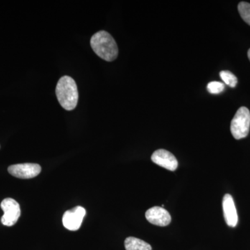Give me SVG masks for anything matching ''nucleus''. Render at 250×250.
Masks as SVG:
<instances>
[{
    "label": "nucleus",
    "mask_w": 250,
    "mask_h": 250,
    "mask_svg": "<svg viewBox=\"0 0 250 250\" xmlns=\"http://www.w3.org/2000/svg\"><path fill=\"white\" fill-rule=\"evenodd\" d=\"M223 208L224 218L227 225L231 228H235L238 224V214L233 197L229 194H226L223 197Z\"/></svg>",
    "instance_id": "9"
},
{
    "label": "nucleus",
    "mask_w": 250,
    "mask_h": 250,
    "mask_svg": "<svg viewBox=\"0 0 250 250\" xmlns=\"http://www.w3.org/2000/svg\"><path fill=\"white\" fill-rule=\"evenodd\" d=\"M90 45L94 52L106 62H113L118 57V45L107 31H100L94 34L90 39Z\"/></svg>",
    "instance_id": "1"
},
{
    "label": "nucleus",
    "mask_w": 250,
    "mask_h": 250,
    "mask_svg": "<svg viewBox=\"0 0 250 250\" xmlns=\"http://www.w3.org/2000/svg\"><path fill=\"white\" fill-rule=\"evenodd\" d=\"M0 207L4 211V215L1 218V223L4 226H14L21 214L19 204L14 199L6 198L1 202Z\"/></svg>",
    "instance_id": "4"
},
{
    "label": "nucleus",
    "mask_w": 250,
    "mask_h": 250,
    "mask_svg": "<svg viewBox=\"0 0 250 250\" xmlns=\"http://www.w3.org/2000/svg\"><path fill=\"white\" fill-rule=\"evenodd\" d=\"M238 12L243 21L250 26V4L242 1L238 6Z\"/></svg>",
    "instance_id": "11"
},
{
    "label": "nucleus",
    "mask_w": 250,
    "mask_h": 250,
    "mask_svg": "<svg viewBox=\"0 0 250 250\" xmlns=\"http://www.w3.org/2000/svg\"><path fill=\"white\" fill-rule=\"evenodd\" d=\"M220 76L222 80L225 82V84L229 85L231 88H234L238 83L236 77L228 70H223L220 72Z\"/></svg>",
    "instance_id": "12"
},
{
    "label": "nucleus",
    "mask_w": 250,
    "mask_h": 250,
    "mask_svg": "<svg viewBox=\"0 0 250 250\" xmlns=\"http://www.w3.org/2000/svg\"><path fill=\"white\" fill-rule=\"evenodd\" d=\"M225 89V84L222 82H211L207 85V90L211 94L222 93Z\"/></svg>",
    "instance_id": "13"
},
{
    "label": "nucleus",
    "mask_w": 250,
    "mask_h": 250,
    "mask_svg": "<svg viewBox=\"0 0 250 250\" xmlns=\"http://www.w3.org/2000/svg\"><path fill=\"white\" fill-rule=\"evenodd\" d=\"M248 58H249L250 61V49H249V50H248Z\"/></svg>",
    "instance_id": "14"
},
{
    "label": "nucleus",
    "mask_w": 250,
    "mask_h": 250,
    "mask_svg": "<svg viewBox=\"0 0 250 250\" xmlns=\"http://www.w3.org/2000/svg\"><path fill=\"white\" fill-rule=\"evenodd\" d=\"M250 128V112L248 108H238L231 121V132L236 140L244 139L249 134Z\"/></svg>",
    "instance_id": "3"
},
{
    "label": "nucleus",
    "mask_w": 250,
    "mask_h": 250,
    "mask_svg": "<svg viewBox=\"0 0 250 250\" xmlns=\"http://www.w3.org/2000/svg\"><path fill=\"white\" fill-rule=\"evenodd\" d=\"M8 171L11 175L19 179H31L39 175L41 167L36 164H21L9 166Z\"/></svg>",
    "instance_id": "6"
},
{
    "label": "nucleus",
    "mask_w": 250,
    "mask_h": 250,
    "mask_svg": "<svg viewBox=\"0 0 250 250\" xmlns=\"http://www.w3.org/2000/svg\"><path fill=\"white\" fill-rule=\"evenodd\" d=\"M151 159L156 165L170 171L176 170L178 167V161L175 156L166 149H161L155 151L153 153Z\"/></svg>",
    "instance_id": "8"
},
{
    "label": "nucleus",
    "mask_w": 250,
    "mask_h": 250,
    "mask_svg": "<svg viewBox=\"0 0 250 250\" xmlns=\"http://www.w3.org/2000/svg\"><path fill=\"white\" fill-rule=\"evenodd\" d=\"M125 247L126 250H152L150 245L135 237L126 238L125 241Z\"/></svg>",
    "instance_id": "10"
},
{
    "label": "nucleus",
    "mask_w": 250,
    "mask_h": 250,
    "mask_svg": "<svg viewBox=\"0 0 250 250\" xmlns=\"http://www.w3.org/2000/svg\"><path fill=\"white\" fill-rule=\"evenodd\" d=\"M85 215V208L80 206L67 210L62 216L63 226L70 231H77L80 228Z\"/></svg>",
    "instance_id": "5"
},
{
    "label": "nucleus",
    "mask_w": 250,
    "mask_h": 250,
    "mask_svg": "<svg viewBox=\"0 0 250 250\" xmlns=\"http://www.w3.org/2000/svg\"><path fill=\"white\" fill-rule=\"evenodd\" d=\"M146 218L152 225L159 227H166L171 223V215L165 208L160 207H154L146 211Z\"/></svg>",
    "instance_id": "7"
},
{
    "label": "nucleus",
    "mask_w": 250,
    "mask_h": 250,
    "mask_svg": "<svg viewBox=\"0 0 250 250\" xmlns=\"http://www.w3.org/2000/svg\"><path fill=\"white\" fill-rule=\"evenodd\" d=\"M56 94L61 106L67 111L76 108L79 93L75 81L69 76H63L59 80Z\"/></svg>",
    "instance_id": "2"
}]
</instances>
